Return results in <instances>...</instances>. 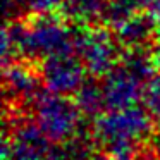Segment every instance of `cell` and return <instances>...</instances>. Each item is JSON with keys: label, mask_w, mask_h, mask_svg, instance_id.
<instances>
[{"label": "cell", "mask_w": 160, "mask_h": 160, "mask_svg": "<svg viewBox=\"0 0 160 160\" xmlns=\"http://www.w3.org/2000/svg\"><path fill=\"white\" fill-rule=\"evenodd\" d=\"M150 105H152V110L155 112L157 119L160 121V86H157L155 90H153V95H152V102H150Z\"/></svg>", "instance_id": "cell-12"}, {"label": "cell", "mask_w": 160, "mask_h": 160, "mask_svg": "<svg viewBox=\"0 0 160 160\" xmlns=\"http://www.w3.org/2000/svg\"><path fill=\"white\" fill-rule=\"evenodd\" d=\"M98 11L97 0H71V14L81 19H90Z\"/></svg>", "instance_id": "cell-9"}, {"label": "cell", "mask_w": 160, "mask_h": 160, "mask_svg": "<svg viewBox=\"0 0 160 160\" xmlns=\"http://www.w3.org/2000/svg\"><path fill=\"white\" fill-rule=\"evenodd\" d=\"M47 157V139L35 129H24L14 139L12 160H43Z\"/></svg>", "instance_id": "cell-6"}, {"label": "cell", "mask_w": 160, "mask_h": 160, "mask_svg": "<svg viewBox=\"0 0 160 160\" xmlns=\"http://www.w3.org/2000/svg\"><path fill=\"white\" fill-rule=\"evenodd\" d=\"M108 117L102 119L98 126L100 139L112 150L117 160H128V152L132 143L141 138L148 129V119L141 110L136 108H117Z\"/></svg>", "instance_id": "cell-1"}, {"label": "cell", "mask_w": 160, "mask_h": 160, "mask_svg": "<svg viewBox=\"0 0 160 160\" xmlns=\"http://www.w3.org/2000/svg\"><path fill=\"white\" fill-rule=\"evenodd\" d=\"M50 160H86V157L79 148H72V150H59Z\"/></svg>", "instance_id": "cell-11"}, {"label": "cell", "mask_w": 160, "mask_h": 160, "mask_svg": "<svg viewBox=\"0 0 160 160\" xmlns=\"http://www.w3.org/2000/svg\"><path fill=\"white\" fill-rule=\"evenodd\" d=\"M69 33L59 24L53 22H38L26 33H22L16 43L28 52H35V55H50L55 57L60 53H67L69 50Z\"/></svg>", "instance_id": "cell-2"}, {"label": "cell", "mask_w": 160, "mask_h": 160, "mask_svg": "<svg viewBox=\"0 0 160 160\" xmlns=\"http://www.w3.org/2000/svg\"><path fill=\"white\" fill-rule=\"evenodd\" d=\"M103 90H98L95 86H86L81 90V103H83L84 110L93 112L97 110V107L100 105V102H103Z\"/></svg>", "instance_id": "cell-8"}, {"label": "cell", "mask_w": 160, "mask_h": 160, "mask_svg": "<svg viewBox=\"0 0 160 160\" xmlns=\"http://www.w3.org/2000/svg\"><path fill=\"white\" fill-rule=\"evenodd\" d=\"M84 62L91 71H105L110 67L114 59V47L105 36H90L84 40Z\"/></svg>", "instance_id": "cell-7"}, {"label": "cell", "mask_w": 160, "mask_h": 160, "mask_svg": "<svg viewBox=\"0 0 160 160\" xmlns=\"http://www.w3.org/2000/svg\"><path fill=\"white\" fill-rule=\"evenodd\" d=\"M45 79L57 93H67L79 86L83 79V66L69 53L50 57L45 66Z\"/></svg>", "instance_id": "cell-5"}, {"label": "cell", "mask_w": 160, "mask_h": 160, "mask_svg": "<svg viewBox=\"0 0 160 160\" xmlns=\"http://www.w3.org/2000/svg\"><path fill=\"white\" fill-rule=\"evenodd\" d=\"M141 160H158L157 157H153V155H146V157H143Z\"/></svg>", "instance_id": "cell-13"}, {"label": "cell", "mask_w": 160, "mask_h": 160, "mask_svg": "<svg viewBox=\"0 0 160 160\" xmlns=\"http://www.w3.org/2000/svg\"><path fill=\"white\" fill-rule=\"evenodd\" d=\"M9 78H11V84H12L14 90H18V91H29V90H33L35 79H33L28 72H24V71L12 69V72H11V76H9Z\"/></svg>", "instance_id": "cell-10"}, {"label": "cell", "mask_w": 160, "mask_h": 160, "mask_svg": "<svg viewBox=\"0 0 160 160\" xmlns=\"http://www.w3.org/2000/svg\"><path fill=\"white\" fill-rule=\"evenodd\" d=\"M115 160H117V158H115Z\"/></svg>", "instance_id": "cell-15"}, {"label": "cell", "mask_w": 160, "mask_h": 160, "mask_svg": "<svg viewBox=\"0 0 160 160\" xmlns=\"http://www.w3.org/2000/svg\"><path fill=\"white\" fill-rule=\"evenodd\" d=\"M158 62H160V53H158Z\"/></svg>", "instance_id": "cell-14"}, {"label": "cell", "mask_w": 160, "mask_h": 160, "mask_svg": "<svg viewBox=\"0 0 160 160\" xmlns=\"http://www.w3.org/2000/svg\"><path fill=\"white\" fill-rule=\"evenodd\" d=\"M145 74L146 67H141L138 62L114 71L103 88L105 102L114 108H128V105H131L138 97Z\"/></svg>", "instance_id": "cell-4"}, {"label": "cell", "mask_w": 160, "mask_h": 160, "mask_svg": "<svg viewBox=\"0 0 160 160\" xmlns=\"http://www.w3.org/2000/svg\"><path fill=\"white\" fill-rule=\"evenodd\" d=\"M40 128L48 138L64 139L72 134L78 124V114L66 100L59 97H47L38 103Z\"/></svg>", "instance_id": "cell-3"}]
</instances>
